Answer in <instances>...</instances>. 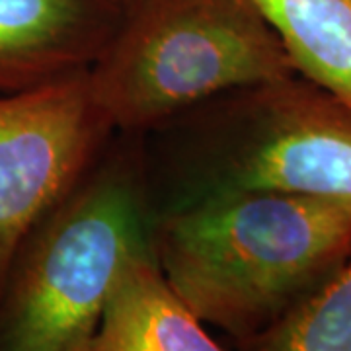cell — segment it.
Returning a JSON list of instances; mask_svg holds the SVG:
<instances>
[{
	"label": "cell",
	"instance_id": "7",
	"mask_svg": "<svg viewBox=\"0 0 351 351\" xmlns=\"http://www.w3.org/2000/svg\"><path fill=\"white\" fill-rule=\"evenodd\" d=\"M88 351H228L174 293L152 256L131 258Z\"/></svg>",
	"mask_w": 351,
	"mask_h": 351
},
{
	"label": "cell",
	"instance_id": "9",
	"mask_svg": "<svg viewBox=\"0 0 351 351\" xmlns=\"http://www.w3.org/2000/svg\"><path fill=\"white\" fill-rule=\"evenodd\" d=\"M239 351H351V254L338 271Z\"/></svg>",
	"mask_w": 351,
	"mask_h": 351
},
{
	"label": "cell",
	"instance_id": "2",
	"mask_svg": "<svg viewBox=\"0 0 351 351\" xmlns=\"http://www.w3.org/2000/svg\"><path fill=\"white\" fill-rule=\"evenodd\" d=\"M154 217L133 160L92 166L14 258L0 351H88L123 265L154 258Z\"/></svg>",
	"mask_w": 351,
	"mask_h": 351
},
{
	"label": "cell",
	"instance_id": "6",
	"mask_svg": "<svg viewBox=\"0 0 351 351\" xmlns=\"http://www.w3.org/2000/svg\"><path fill=\"white\" fill-rule=\"evenodd\" d=\"M119 24L113 0H0V92L88 71Z\"/></svg>",
	"mask_w": 351,
	"mask_h": 351
},
{
	"label": "cell",
	"instance_id": "1",
	"mask_svg": "<svg viewBox=\"0 0 351 351\" xmlns=\"http://www.w3.org/2000/svg\"><path fill=\"white\" fill-rule=\"evenodd\" d=\"M168 285L203 324L242 343L279 322L351 254V203L274 191L217 193L154 217Z\"/></svg>",
	"mask_w": 351,
	"mask_h": 351
},
{
	"label": "cell",
	"instance_id": "4",
	"mask_svg": "<svg viewBox=\"0 0 351 351\" xmlns=\"http://www.w3.org/2000/svg\"><path fill=\"white\" fill-rule=\"evenodd\" d=\"M170 207L232 191L351 203V108L301 75L215 98Z\"/></svg>",
	"mask_w": 351,
	"mask_h": 351
},
{
	"label": "cell",
	"instance_id": "8",
	"mask_svg": "<svg viewBox=\"0 0 351 351\" xmlns=\"http://www.w3.org/2000/svg\"><path fill=\"white\" fill-rule=\"evenodd\" d=\"M295 71L351 108V0H252Z\"/></svg>",
	"mask_w": 351,
	"mask_h": 351
},
{
	"label": "cell",
	"instance_id": "5",
	"mask_svg": "<svg viewBox=\"0 0 351 351\" xmlns=\"http://www.w3.org/2000/svg\"><path fill=\"white\" fill-rule=\"evenodd\" d=\"M112 129L88 71L0 92V291L25 239L86 176Z\"/></svg>",
	"mask_w": 351,
	"mask_h": 351
},
{
	"label": "cell",
	"instance_id": "3",
	"mask_svg": "<svg viewBox=\"0 0 351 351\" xmlns=\"http://www.w3.org/2000/svg\"><path fill=\"white\" fill-rule=\"evenodd\" d=\"M293 75L291 57L252 0H141L88 69L101 112L125 131Z\"/></svg>",
	"mask_w": 351,
	"mask_h": 351
}]
</instances>
